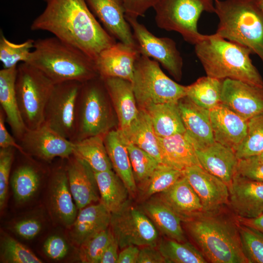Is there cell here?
I'll use <instances>...</instances> for the list:
<instances>
[{
  "label": "cell",
  "instance_id": "obj_23",
  "mask_svg": "<svg viewBox=\"0 0 263 263\" xmlns=\"http://www.w3.org/2000/svg\"><path fill=\"white\" fill-rule=\"evenodd\" d=\"M196 153L201 167L228 187L230 186L239 161L234 150L215 141L205 148L196 150Z\"/></svg>",
  "mask_w": 263,
  "mask_h": 263
},
{
  "label": "cell",
  "instance_id": "obj_22",
  "mask_svg": "<svg viewBox=\"0 0 263 263\" xmlns=\"http://www.w3.org/2000/svg\"><path fill=\"white\" fill-rule=\"evenodd\" d=\"M178 105L186 132L196 150L213 143L210 111L199 106L186 96L179 100Z\"/></svg>",
  "mask_w": 263,
  "mask_h": 263
},
{
  "label": "cell",
  "instance_id": "obj_44",
  "mask_svg": "<svg viewBox=\"0 0 263 263\" xmlns=\"http://www.w3.org/2000/svg\"><path fill=\"white\" fill-rule=\"evenodd\" d=\"M239 230L242 250L248 263H263V233L240 223Z\"/></svg>",
  "mask_w": 263,
  "mask_h": 263
},
{
  "label": "cell",
  "instance_id": "obj_27",
  "mask_svg": "<svg viewBox=\"0 0 263 263\" xmlns=\"http://www.w3.org/2000/svg\"><path fill=\"white\" fill-rule=\"evenodd\" d=\"M17 66L0 70V104L6 122L18 142L27 128L19 110L15 90Z\"/></svg>",
  "mask_w": 263,
  "mask_h": 263
},
{
  "label": "cell",
  "instance_id": "obj_24",
  "mask_svg": "<svg viewBox=\"0 0 263 263\" xmlns=\"http://www.w3.org/2000/svg\"><path fill=\"white\" fill-rule=\"evenodd\" d=\"M111 215V212L100 201L79 209L69 228L70 239L79 246L91 236L109 228Z\"/></svg>",
  "mask_w": 263,
  "mask_h": 263
},
{
  "label": "cell",
  "instance_id": "obj_8",
  "mask_svg": "<svg viewBox=\"0 0 263 263\" xmlns=\"http://www.w3.org/2000/svg\"><path fill=\"white\" fill-rule=\"evenodd\" d=\"M55 84L41 71L28 63L17 66L15 90L23 122L33 130L44 122L46 103Z\"/></svg>",
  "mask_w": 263,
  "mask_h": 263
},
{
  "label": "cell",
  "instance_id": "obj_25",
  "mask_svg": "<svg viewBox=\"0 0 263 263\" xmlns=\"http://www.w3.org/2000/svg\"><path fill=\"white\" fill-rule=\"evenodd\" d=\"M103 80L117 114L118 129L124 132L136 118L139 111L132 83L127 80L117 77Z\"/></svg>",
  "mask_w": 263,
  "mask_h": 263
},
{
  "label": "cell",
  "instance_id": "obj_34",
  "mask_svg": "<svg viewBox=\"0 0 263 263\" xmlns=\"http://www.w3.org/2000/svg\"><path fill=\"white\" fill-rule=\"evenodd\" d=\"M42 169L32 162L19 165L13 171L10 184L15 200L18 204L29 201L40 184Z\"/></svg>",
  "mask_w": 263,
  "mask_h": 263
},
{
  "label": "cell",
  "instance_id": "obj_16",
  "mask_svg": "<svg viewBox=\"0 0 263 263\" xmlns=\"http://www.w3.org/2000/svg\"><path fill=\"white\" fill-rule=\"evenodd\" d=\"M105 30L115 39L136 48L131 27L126 18L123 0H85Z\"/></svg>",
  "mask_w": 263,
  "mask_h": 263
},
{
  "label": "cell",
  "instance_id": "obj_50",
  "mask_svg": "<svg viewBox=\"0 0 263 263\" xmlns=\"http://www.w3.org/2000/svg\"><path fill=\"white\" fill-rule=\"evenodd\" d=\"M4 113L0 109V148L13 147L21 153H24L16 138L11 135L7 130Z\"/></svg>",
  "mask_w": 263,
  "mask_h": 263
},
{
  "label": "cell",
  "instance_id": "obj_6",
  "mask_svg": "<svg viewBox=\"0 0 263 263\" xmlns=\"http://www.w3.org/2000/svg\"><path fill=\"white\" fill-rule=\"evenodd\" d=\"M110 97L99 75L82 83L76 102L73 142L95 135L104 136L113 125Z\"/></svg>",
  "mask_w": 263,
  "mask_h": 263
},
{
  "label": "cell",
  "instance_id": "obj_41",
  "mask_svg": "<svg viewBox=\"0 0 263 263\" xmlns=\"http://www.w3.org/2000/svg\"><path fill=\"white\" fill-rule=\"evenodd\" d=\"M35 40L28 39L21 43H15L8 40L0 33V61L3 68L9 69L18 65L20 62L27 63L34 48Z\"/></svg>",
  "mask_w": 263,
  "mask_h": 263
},
{
  "label": "cell",
  "instance_id": "obj_26",
  "mask_svg": "<svg viewBox=\"0 0 263 263\" xmlns=\"http://www.w3.org/2000/svg\"><path fill=\"white\" fill-rule=\"evenodd\" d=\"M157 138L162 164L181 171L200 165L196 149L186 132Z\"/></svg>",
  "mask_w": 263,
  "mask_h": 263
},
{
  "label": "cell",
  "instance_id": "obj_49",
  "mask_svg": "<svg viewBox=\"0 0 263 263\" xmlns=\"http://www.w3.org/2000/svg\"><path fill=\"white\" fill-rule=\"evenodd\" d=\"M126 16L137 19L144 16L147 10L152 7L158 0H123Z\"/></svg>",
  "mask_w": 263,
  "mask_h": 263
},
{
  "label": "cell",
  "instance_id": "obj_54",
  "mask_svg": "<svg viewBox=\"0 0 263 263\" xmlns=\"http://www.w3.org/2000/svg\"><path fill=\"white\" fill-rule=\"evenodd\" d=\"M236 218L240 223L253 227L263 233V214L254 218Z\"/></svg>",
  "mask_w": 263,
  "mask_h": 263
},
{
  "label": "cell",
  "instance_id": "obj_14",
  "mask_svg": "<svg viewBox=\"0 0 263 263\" xmlns=\"http://www.w3.org/2000/svg\"><path fill=\"white\" fill-rule=\"evenodd\" d=\"M221 103L246 120L263 113V86L243 81L223 80Z\"/></svg>",
  "mask_w": 263,
  "mask_h": 263
},
{
  "label": "cell",
  "instance_id": "obj_56",
  "mask_svg": "<svg viewBox=\"0 0 263 263\" xmlns=\"http://www.w3.org/2000/svg\"><path fill=\"white\" fill-rule=\"evenodd\" d=\"M258 159H259L260 160L263 161V151L259 155H257L256 156Z\"/></svg>",
  "mask_w": 263,
  "mask_h": 263
},
{
  "label": "cell",
  "instance_id": "obj_19",
  "mask_svg": "<svg viewBox=\"0 0 263 263\" xmlns=\"http://www.w3.org/2000/svg\"><path fill=\"white\" fill-rule=\"evenodd\" d=\"M69 186L74 201L79 210L100 201L94 172L84 160L73 154L67 159Z\"/></svg>",
  "mask_w": 263,
  "mask_h": 263
},
{
  "label": "cell",
  "instance_id": "obj_43",
  "mask_svg": "<svg viewBox=\"0 0 263 263\" xmlns=\"http://www.w3.org/2000/svg\"><path fill=\"white\" fill-rule=\"evenodd\" d=\"M113 235L110 228L91 236L79 246L78 258L83 263H100L103 253Z\"/></svg>",
  "mask_w": 263,
  "mask_h": 263
},
{
  "label": "cell",
  "instance_id": "obj_45",
  "mask_svg": "<svg viewBox=\"0 0 263 263\" xmlns=\"http://www.w3.org/2000/svg\"><path fill=\"white\" fill-rule=\"evenodd\" d=\"M17 149L0 148V208L2 209L7 199L10 174Z\"/></svg>",
  "mask_w": 263,
  "mask_h": 263
},
{
  "label": "cell",
  "instance_id": "obj_53",
  "mask_svg": "<svg viewBox=\"0 0 263 263\" xmlns=\"http://www.w3.org/2000/svg\"><path fill=\"white\" fill-rule=\"evenodd\" d=\"M118 247V243L113 236L103 253L100 263H117Z\"/></svg>",
  "mask_w": 263,
  "mask_h": 263
},
{
  "label": "cell",
  "instance_id": "obj_28",
  "mask_svg": "<svg viewBox=\"0 0 263 263\" xmlns=\"http://www.w3.org/2000/svg\"><path fill=\"white\" fill-rule=\"evenodd\" d=\"M157 195L182 222L204 211L199 197L184 175L168 189Z\"/></svg>",
  "mask_w": 263,
  "mask_h": 263
},
{
  "label": "cell",
  "instance_id": "obj_15",
  "mask_svg": "<svg viewBox=\"0 0 263 263\" xmlns=\"http://www.w3.org/2000/svg\"><path fill=\"white\" fill-rule=\"evenodd\" d=\"M183 172L199 197L204 211H215L228 205V187L222 180L200 165L188 167Z\"/></svg>",
  "mask_w": 263,
  "mask_h": 263
},
{
  "label": "cell",
  "instance_id": "obj_39",
  "mask_svg": "<svg viewBox=\"0 0 263 263\" xmlns=\"http://www.w3.org/2000/svg\"><path fill=\"white\" fill-rule=\"evenodd\" d=\"M123 135L138 189L148 181L160 163L150 154L131 142L123 134Z\"/></svg>",
  "mask_w": 263,
  "mask_h": 263
},
{
  "label": "cell",
  "instance_id": "obj_36",
  "mask_svg": "<svg viewBox=\"0 0 263 263\" xmlns=\"http://www.w3.org/2000/svg\"><path fill=\"white\" fill-rule=\"evenodd\" d=\"M223 80L203 76L187 86L186 95L199 106L210 111L221 103Z\"/></svg>",
  "mask_w": 263,
  "mask_h": 263
},
{
  "label": "cell",
  "instance_id": "obj_37",
  "mask_svg": "<svg viewBox=\"0 0 263 263\" xmlns=\"http://www.w3.org/2000/svg\"><path fill=\"white\" fill-rule=\"evenodd\" d=\"M157 246L166 263H207L201 251L187 241L167 238L159 241Z\"/></svg>",
  "mask_w": 263,
  "mask_h": 263
},
{
  "label": "cell",
  "instance_id": "obj_4",
  "mask_svg": "<svg viewBox=\"0 0 263 263\" xmlns=\"http://www.w3.org/2000/svg\"><path fill=\"white\" fill-rule=\"evenodd\" d=\"M195 54L207 75L263 86V79L250 57L248 48L214 34L194 45Z\"/></svg>",
  "mask_w": 263,
  "mask_h": 263
},
{
  "label": "cell",
  "instance_id": "obj_38",
  "mask_svg": "<svg viewBox=\"0 0 263 263\" xmlns=\"http://www.w3.org/2000/svg\"><path fill=\"white\" fill-rule=\"evenodd\" d=\"M183 175V171L159 164L148 181L137 189L140 199L144 201L165 191Z\"/></svg>",
  "mask_w": 263,
  "mask_h": 263
},
{
  "label": "cell",
  "instance_id": "obj_57",
  "mask_svg": "<svg viewBox=\"0 0 263 263\" xmlns=\"http://www.w3.org/2000/svg\"><path fill=\"white\" fill-rule=\"evenodd\" d=\"M212 0L213 1H216L217 0Z\"/></svg>",
  "mask_w": 263,
  "mask_h": 263
},
{
  "label": "cell",
  "instance_id": "obj_46",
  "mask_svg": "<svg viewBox=\"0 0 263 263\" xmlns=\"http://www.w3.org/2000/svg\"><path fill=\"white\" fill-rule=\"evenodd\" d=\"M236 172L247 178L263 182V161L256 156L239 159Z\"/></svg>",
  "mask_w": 263,
  "mask_h": 263
},
{
  "label": "cell",
  "instance_id": "obj_29",
  "mask_svg": "<svg viewBox=\"0 0 263 263\" xmlns=\"http://www.w3.org/2000/svg\"><path fill=\"white\" fill-rule=\"evenodd\" d=\"M104 144L113 168L127 187L130 195L134 197L137 187L122 132L111 130L104 135Z\"/></svg>",
  "mask_w": 263,
  "mask_h": 263
},
{
  "label": "cell",
  "instance_id": "obj_1",
  "mask_svg": "<svg viewBox=\"0 0 263 263\" xmlns=\"http://www.w3.org/2000/svg\"><path fill=\"white\" fill-rule=\"evenodd\" d=\"M31 30L46 31L83 52L94 61L116 42L90 10L85 0H47Z\"/></svg>",
  "mask_w": 263,
  "mask_h": 263
},
{
  "label": "cell",
  "instance_id": "obj_47",
  "mask_svg": "<svg viewBox=\"0 0 263 263\" xmlns=\"http://www.w3.org/2000/svg\"><path fill=\"white\" fill-rule=\"evenodd\" d=\"M43 250L48 258L57 261L66 256L69 251V246L62 237L53 235L49 237L44 242Z\"/></svg>",
  "mask_w": 263,
  "mask_h": 263
},
{
  "label": "cell",
  "instance_id": "obj_9",
  "mask_svg": "<svg viewBox=\"0 0 263 263\" xmlns=\"http://www.w3.org/2000/svg\"><path fill=\"white\" fill-rule=\"evenodd\" d=\"M153 8L158 27L178 32L186 41L193 45L206 37L197 28L201 14L215 12L212 0H158Z\"/></svg>",
  "mask_w": 263,
  "mask_h": 263
},
{
  "label": "cell",
  "instance_id": "obj_13",
  "mask_svg": "<svg viewBox=\"0 0 263 263\" xmlns=\"http://www.w3.org/2000/svg\"><path fill=\"white\" fill-rule=\"evenodd\" d=\"M18 143L25 154L48 162L57 157L68 159L74 148V142L44 123L35 129H27Z\"/></svg>",
  "mask_w": 263,
  "mask_h": 263
},
{
  "label": "cell",
  "instance_id": "obj_32",
  "mask_svg": "<svg viewBox=\"0 0 263 263\" xmlns=\"http://www.w3.org/2000/svg\"><path fill=\"white\" fill-rule=\"evenodd\" d=\"M100 202L112 213L117 212L130 200V193L120 177L112 169L94 172Z\"/></svg>",
  "mask_w": 263,
  "mask_h": 263
},
{
  "label": "cell",
  "instance_id": "obj_42",
  "mask_svg": "<svg viewBox=\"0 0 263 263\" xmlns=\"http://www.w3.org/2000/svg\"><path fill=\"white\" fill-rule=\"evenodd\" d=\"M0 259L4 263H41L32 251L21 243L4 234L0 238Z\"/></svg>",
  "mask_w": 263,
  "mask_h": 263
},
{
  "label": "cell",
  "instance_id": "obj_20",
  "mask_svg": "<svg viewBox=\"0 0 263 263\" xmlns=\"http://www.w3.org/2000/svg\"><path fill=\"white\" fill-rule=\"evenodd\" d=\"M210 116L215 141L236 151L247 134L248 120L222 103L210 111Z\"/></svg>",
  "mask_w": 263,
  "mask_h": 263
},
{
  "label": "cell",
  "instance_id": "obj_2",
  "mask_svg": "<svg viewBox=\"0 0 263 263\" xmlns=\"http://www.w3.org/2000/svg\"><path fill=\"white\" fill-rule=\"evenodd\" d=\"M222 209L203 211L182 223L207 261L248 263L242 250L239 221Z\"/></svg>",
  "mask_w": 263,
  "mask_h": 263
},
{
  "label": "cell",
  "instance_id": "obj_5",
  "mask_svg": "<svg viewBox=\"0 0 263 263\" xmlns=\"http://www.w3.org/2000/svg\"><path fill=\"white\" fill-rule=\"evenodd\" d=\"M219 22L215 33L249 49L263 63V14L257 0H217Z\"/></svg>",
  "mask_w": 263,
  "mask_h": 263
},
{
  "label": "cell",
  "instance_id": "obj_31",
  "mask_svg": "<svg viewBox=\"0 0 263 263\" xmlns=\"http://www.w3.org/2000/svg\"><path fill=\"white\" fill-rule=\"evenodd\" d=\"M144 109L149 115L157 137L186 132L177 103L150 105Z\"/></svg>",
  "mask_w": 263,
  "mask_h": 263
},
{
  "label": "cell",
  "instance_id": "obj_12",
  "mask_svg": "<svg viewBox=\"0 0 263 263\" xmlns=\"http://www.w3.org/2000/svg\"><path fill=\"white\" fill-rule=\"evenodd\" d=\"M140 55L160 63L177 80L182 77L183 60L175 42L151 33L137 19L127 17Z\"/></svg>",
  "mask_w": 263,
  "mask_h": 263
},
{
  "label": "cell",
  "instance_id": "obj_17",
  "mask_svg": "<svg viewBox=\"0 0 263 263\" xmlns=\"http://www.w3.org/2000/svg\"><path fill=\"white\" fill-rule=\"evenodd\" d=\"M228 188V205L237 217L254 218L263 214V182L236 172Z\"/></svg>",
  "mask_w": 263,
  "mask_h": 263
},
{
  "label": "cell",
  "instance_id": "obj_58",
  "mask_svg": "<svg viewBox=\"0 0 263 263\" xmlns=\"http://www.w3.org/2000/svg\"><path fill=\"white\" fill-rule=\"evenodd\" d=\"M45 1H46L47 0H44Z\"/></svg>",
  "mask_w": 263,
  "mask_h": 263
},
{
  "label": "cell",
  "instance_id": "obj_55",
  "mask_svg": "<svg viewBox=\"0 0 263 263\" xmlns=\"http://www.w3.org/2000/svg\"><path fill=\"white\" fill-rule=\"evenodd\" d=\"M257 2L263 14V0H257Z\"/></svg>",
  "mask_w": 263,
  "mask_h": 263
},
{
  "label": "cell",
  "instance_id": "obj_51",
  "mask_svg": "<svg viewBox=\"0 0 263 263\" xmlns=\"http://www.w3.org/2000/svg\"><path fill=\"white\" fill-rule=\"evenodd\" d=\"M137 263H166L157 245L142 246Z\"/></svg>",
  "mask_w": 263,
  "mask_h": 263
},
{
  "label": "cell",
  "instance_id": "obj_35",
  "mask_svg": "<svg viewBox=\"0 0 263 263\" xmlns=\"http://www.w3.org/2000/svg\"><path fill=\"white\" fill-rule=\"evenodd\" d=\"M74 143L73 154L86 162L94 172L112 169V164L104 142V136H92Z\"/></svg>",
  "mask_w": 263,
  "mask_h": 263
},
{
  "label": "cell",
  "instance_id": "obj_10",
  "mask_svg": "<svg viewBox=\"0 0 263 263\" xmlns=\"http://www.w3.org/2000/svg\"><path fill=\"white\" fill-rule=\"evenodd\" d=\"M110 228L122 249L131 245L156 246L159 242L158 231L153 223L130 201L120 210L112 213Z\"/></svg>",
  "mask_w": 263,
  "mask_h": 263
},
{
  "label": "cell",
  "instance_id": "obj_30",
  "mask_svg": "<svg viewBox=\"0 0 263 263\" xmlns=\"http://www.w3.org/2000/svg\"><path fill=\"white\" fill-rule=\"evenodd\" d=\"M141 209L167 238L186 241L180 217L157 196L143 202Z\"/></svg>",
  "mask_w": 263,
  "mask_h": 263
},
{
  "label": "cell",
  "instance_id": "obj_3",
  "mask_svg": "<svg viewBox=\"0 0 263 263\" xmlns=\"http://www.w3.org/2000/svg\"><path fill=\"white\" fill-rule=\"evenodd\" d=\"M27 63L41 71L55 84L69 81L83 83L99 75L93 59L55 36L35 40Z\"/></svg>",
  "mask_w": 263,
  "mask_h": 263
},
{
  "label": "cell",
  "instance_id": "obj_11",
  "mask_svg": "<svg viewBox=\"0 0 263 263\" xmlns=\"http://www.w3.org/2000/svg\"><path fill=\"white\" fill-rule=\"evenodd\" d=\"M81 85L77 81L55 84L44 112L43 123L73 142L76 102Z\"/></svg>",
  "mask_w": 263,
  "mask_h": 263
},
{
  "label": "cell",
  "instance_id": "obj_48",
  "mask_svg": "<svg viewBox=\"0 0 263 263\" xmlns=\"http://www.w3.org/2000/svg\"><path fill=\"white\" fill-rule=\"evenodd\" d=\"M40 221L35 218H27L18 221L12 226V230L18 236L25 239L36 237L42 229Z\"/></svg>",
  "mask_w": 263,
  "mask_h": 263
},
{
  "label": "cell",
  "instance_id": "obj_21",
  "mask_svg": "<svg viewBox=\"0 0 263 263\" xmlns=\"http://www.w3.org/2000/svg\"><path fill=\"white\" fill-rule=\"evenodd\" d=\"M49 200L55 218L69 228L76 218L78 208L70 189L66 165L55 169L51 173Z\"/></svg>",
  "mask_w": 263,
  "mask_h": 263
},
{
  "label": "cell",
  "instance_id": "obj_52",
  "mask_svg": "<svg viewBox=\"0 0 263 263\" xmlns=\"http://www.w3.org/2000/svg\"><path fill=\"white\" fill-rule=\"evenodd\" d=\"M139 249L137 246H127L118 253L117 263H137Z\"/></svg>",
  "mask_w": 263,
  "mask_h": 263
},
{
  "label": "cell",
  "instance_id": "obj_33",
  "mask_svg": "<svg viewBox=\"0 0 263 263\" xmlns=\"http://www.w3.org/2000/svg\"><path fill=\"white\" fill-rule=\"evenodd\" d=\"M122 133L131 142L150 154L159 163L162 164L158 138L155 133L150 119L144 109H139L136 118L128 129Z\"/></svg>",
  "mask_w": 263,
  "mask_h": 263
},
{
  "label": "cell",
  "instance_id": "obj_40",
  "mask_svg": "<svg viewBox=\"0 0 263 263\" xmlns=\"http://www.w3.org/2000/svg\"><path fill=\"white\" fill-rule=\"evenodd\" d=\"M263 151V113L248 120L247 134L235 151L238 159L257 156Z\"/></svg>",
  "mask_w": 263,
  "mask_h": 263
},
{
  "label": "cell",
  "instance_id": "obj_18",
  "mask_svg": "<svg viewBox=\"0 0 263 263\" xmlns=\"http://www.w3.org/2000/svg\"><path fill=\"white\" fill-rule=\"evenodd\" d=\"M139 55L136 48L119 41L102 51L94 61L102 78L117 77L132 82Z\"/></svg>",
  "mask_w": 263,
  "mask_h": 263
},
{
  "label": "cell",
  "instance_id": "obj_7",
  "mask_svg": "<svg viewBox=\"0 0 263 263\" xmlns=\"http://www.w3.org/2000/svg\"><path fill=\"white\" fill-rule=\"evenodd\" d=\"M132 83L139 109L153 104L177 103L186 95L187 86L169 77L158 62L141 55L135 64Z\"/></svg>",
  "mask_w": 263,
  "mask_h": 263
}]
</instances>
